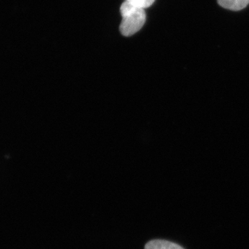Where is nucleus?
Masks as SVG:
<instances>
[{"mask_svg": "<svg viewBox=\"0 0 249 249\" xmlns=\"http://www.w3.org/2000/svg\"><path fill=\"white\" fill-rule=\"evenodd\" d=\"M125 1L145 9L151 6L155 0H125Z\"/></svg>", "mask_w": 249, "mask_h": 249, "instance_id": "obj_4", "label": "nucleus"}, {"mask_svg": "<svg viewBox=\"0 0 249 249\" xmlns=\"http://www.w3.org/2000/svg\"><path fill=\"white\" fill-rule=\"evenodd\" d=\"M120 12L122 21L120 31L123 36L129 37L138 32L146 20L145 9L124 1L121 4Z\"/></svg>", "mask_w": 249, "mask_h": 249, "instance_id": "obj_1", "label": "nucleus"}, {"mask_svg": "<svg viewBox=\"0 0 249 249\" xmlns=\"http://www.w3.org/2000/svg\"><path fill=\"white\" fill-rule=\"evenodd\" d=\"M145 249H184L181 246L169 241L155 240L149 242L145 245Z\"/></svg>", "mask_w": 249, "mask_h": 249, "instance_id": "obj_3", "label": "nucleus"}, {"mask_svg": "<svg viewBox=\"0 0 249 249\" xmlns=\"http://www.w3.org/2000/svg\"><path fill=\"white\" fill-rule=\"evenodd\" d=\"M217 1L224 9L235 11L245 9L249 4V0H217Z\"/></svg>", "mask_w": 249, "mask_h": 249, "instance_id": "obj_2", "label": "nucleus"}]
</instances>
